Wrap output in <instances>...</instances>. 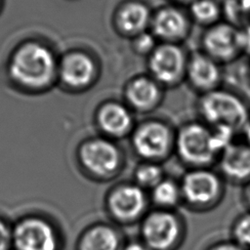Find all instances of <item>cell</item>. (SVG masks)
Here are the masks:
<instances>
[{
  "mask_svg": "<svg viewBox=\"0 0 250 250\" xmlns=\"http://www.w3.org/2000/svg\"><path fill=\"white\" fill-rule=\"evenodd\" d=\"M182 206L193 213H207L225 198L227 182L212 167L187 169L179 179Z\"/></svg>",
  "mask_w": 250,
  "mask_h": 250,
  "instance_id": "cell-1",
  "label": "cell"
},
{
  "mask_svg": "<svg viewBox=\"0 0 250 250\" xmlns=\"http://www.w3.org/2000/svg\"><path fill=\"white\" fill-rule=\"evenodd\" d=\"M138 227V238L150 250H179L188 234L186 218L178 209L151 207Z\"/></svg>",
  "mask_w": 250,
  "mask_h": 250,
  "instance_id": "cell-2",
  "label": "cell"
},
{
  "mask_svg": "<svg viewBox=\"0 0 250 250\" xmlns=\"http://www.w3.org/2000/svg\"><path fill=\"white\" fill-rule=\"evenodd\" d=\"M104 207L109 222L123 228L139 225L151 205L146 190L132 180H124L107 189Z\"/></svg>",
  "mask_w": 250,
  "mask_h": 250,
  "instance_id": "cell-3",
  "label": "cell"
},
{
  "mask_svg": "<svg viewBox=\"0 0 250 250\" xmlns=\"http://www.w3.org/2000/svg\"><path fill=\"white\" fill-rule=\"evenodd\" d=\"M174 154L188 169L212 167L220 153L215 147L211 126L190 121L176 131Z\"/></svg>",
  "mask_w": 250,
  "mask_h": 250,
  "instance_id": "cell-4",
  "label": "cell"
},
{
  "mask_svg": "<svg viewBox=\"0 0 250 250\" xmlns=\"http://www.w3.org/2000/svg\"><path fill=\"white\" fill-rule=\"evenodd\" d=\"M197 107L204 123L211 127L225 126L236 133L250 122V113L243 100L228 90L218 88L202 94Z\"/></svg>",
  "mask_w": 250,
  "mask_h": 250,
  "instance_id": "cell-5",
  "label": "cell"
},
{
  "mask_svg": "<svg viewBox=\"0 0 250 250\" xmlns=\"http://www.w3.org/2000/svg\"><path fill=\"white\" fill-rule=\"evenodd\" d=\"M56 72V61L52 52L38 43H27L13 56L10 74L21 85L41 88L48 85Z\"/></svg>",
  "mask_w": 250,
  "mask_h": 250,
  "instance_id": "cell-6",
  "label": "cell"
},
{
  "mask_svg": "<svg viewBox=\"0 0 250 250\" xmlns=\"http://www.w3.org/2000/svg\"><path fill=\"white\" fill-rule=\"evenodd\" d=\"M176 131L162 119H146L135 125L130 135L131 146L141 161L162 164L175 149Z\"/></svg>",
  "mask_w": 250,
  "mask_h": 250,
  "instance_id": "cell-7",
  "label": "cell"
},
{
  "mask_svg": "<svg viewBox=\"0 0 250 250\" xmlns=\"http://www.w3.org/2000/svg\"><path fill=\"white\" fill-rule=\"evenodd\" d=\"M79 159L87 175L99 182L116 179L126 165L122 149L113 141L104 138L86 142L80 148Z\"/></svg>",
  "mask_w": 250,
  "mask_h": 250,
  "instance_id": "cell-8",
  "label": "cell"
},
{
  "mask_svg": "<svg viewBox=\"0 0 250 250\" xmlns=\"http://www.w3.org/2000/svg\"><path fill=\"white\" fill-rule=\"evenodd\" d=\"M61 245L58 229L43 216L26 215L13 226L14 250H60Z\"/></svg>",
  "mask_w": 250,
  "mask_h": 250,
  "instance_id": "cell-9",
  "label": "cell"
},
{
  "mask_svg": "<svg viewBox=\"0 0 250 250\" xmlns=\"http://www.w3.org/2000/svg\"><path fill=\"white\" fill-rule=\"evenodd\" d=\"M188 59L180 44L158 42L146 57L147 74L163 88L178 86L186 78Z\"/></svg>",
  "mask_w": 250,
  "mask_h": 250,
  "instance_id": "cell-10",
  "label": "cell"
},
{
  "mask_svg": "<svg viewBox=\"0 0 250 250\" xmlns=\"http://www.w3.org/2000/svg\"><path fill=\"white\" fill-rule=\"evenodd\" d=\"M202 52L217 62L234 61L242 52L241 31L229 21H219L206 27L201 37Z\"/></svg>",
  "mask_w": 250,
  "mask_h": 250,
  "instance_id": "cell-11",
  "label": "cell"
},
{
  "mask_svg": "<svg viewBox=\"0 0 250 250\" xmlns=\"http://www.w3.org/2000/svg\"><path fill=\"white\" fill-rule=\"evenodd\" d=\"M191 20L181 7L164 5L152 12L149 31L158 42L180 44L190 32Z\"/></svg>",
  "mask_w": 250,
  "mask_h": 250,
  "instance_id": "cell-12",
  "label": "cell"
},
{
  "mask_svg": "<svg viewBox=\"0 0 250 250\" xmlns=\"http://www.w3.org/2000/svg\"><path fill=\"white\" fill-rule=\"evenodd\" d=\"M127 106L138 113H149L157 108L163 100V87L148 74L132 77L123 90Z\"/></svg>",
  "mask_w": 250,
  "mask_h": 250,
  "instance_id": "cell-13",
  "label": "cell"
},
{
  "mask_svg": "<svg viewBox=\"0 0 250 250\" xmlns=\"http://www.w3.org/2000/svg\"><path fill=\"white\" fill-rule=\"evenodd\" d=\"M218 172L227 183L244 186L250 182V146L244 143L229 144L219 155Z\"/></svg>",
  "mask_w": 250,
  "mask_h": 250,
  "instance_id": "cell-14",
  "label": "cell"
},
{
  "mask_svg": "<svg viewBox=\"0 0 250 250\" xmlns=\"http://www.w3.org/2000/svg\"><path fill=\"white\" fill-rule=\"evenodd\" d=\"M186 78L190 86L201 94L219 88L222 81L220 63L202 51H195L188 56Z\"/></svg>",
  "mask_w": 250,
  "mask_h": 250,
  "instance_id": "cell-15",
  "label": "cell"
},
{
  "mask_svg": "<svg viewBox=\"0 0 250 250\" xmlns=\"http://www.w3.org/2000/svg\"><path fill=\"white\" fill-rule=\"evenodd\" d=\"M152 11L142 0H127L116 10L114 25L123 36L134 38L149 29Z\"/></svg>",
  "mask_w": 250,
  "mask_h": 250,
  "instance_id": "cell-16",
  "label": "cell"
},
{
  "mask_svg": "<svg viewBox=\"0 0 250 250\" xmlns=\"http://www.w3.org/2000/svg\"><path fill=\"white\" fill-rule=\"evenodd\" d=\"M126 237L111 222H96L79 235L76 250H121Z\"/></svg>",
  "mask_w": 250,
  "mask_h": 250,
  "instance_id": "cell-17",
  "label": "cell"
},
{
  "mask_svg": "<svg viewBox=\"0 0 250 250\" xmlns=\"http://www.w3.org/2000/svg\"><path fill=\"white\" fill-rule=\"evenodd\" d=\"M98 123L101 130L112 139L130 136L136 125L127 104L115 101L105 103L99 109Z\"/></svg>",
  "mask_w": 250,
  "mask_h": 250,
  "instance_id": "cell-18",
  "label": "cell"
},
{
  "mask_svg": "<svg viewBox=\"0 0 250 250\" xmlns=\"http://www.w3.org/2000/svg\"><path fill=\"white\" fill-rule=\"evenodd\" d=\"M62 80L71 87H85L96 75V65L93 60L83 53L67 55L60 67Z\"/></svg>",
  "mask_w": 250,
  "mask_h": 250,
  "instance_id": "cell-19",
  "label": "cell"
},
{
  "mask_svg": "<svg viewBox=\"0 0 250 250\" xmlns=\"http://www.w3.org/2000/svg\"><path fill=\"white\" fill-rule=\"evenodd\" d=\"M150 205L153 208L176 210L182 206V193L179 180L166 176L148 191Z\"/></svg>",
  "mask_w": 250,
  "mask_h": 250,
  "instance_id": "cell-20",
  "label": "cell"
},
{
  "mask_svg": "<svg viewBox=\"0 0 250 250\" xmlns=\"http://www.w3.org/2000/svg\"><path fill=\"white\" fill-rule=\"evenodd\" d=\"M223 8L216 0H194L188 5V15L192 21L211 26L220 21Z\"/></svg>",
  "mask_w": 250,
  "mask_h": 250,
  "instance_id": "cell-21",
  "label": "cell"
},
{
  "mask_svg": "<svg viewBox=\"0 0 250 250\" xmlns=\"http://www.w3.org/2000/svg\"><path fill=\"white\" fill-rule=\"evenodd\" d=\"M166 176L162 164L150 161H140L133 170L131 180L148 192Z\"/></svg>",
  "mask_w": 250,
  "mask_h": 250,
  "instance_id": "cell-22",
  "label": "cell"
},
{
  "mask_svg": "<svg viewBox=\"0 0 250 250\" xmlns=\"http://www.w3.org/2000/svg\"><path fill=\"white\" fill-rule=\"evenodd\" d=\"M229 238L246 250H250V210L238 214L231 222Z\"/></svg>",
  "mask_w": 250,
  "mask_h": 250,
  "instance_id": "cell-23",
  "label": "cell"
},
{
  "mask_svg": "<svg viewBox=\"0 0 250 250\" xmlns=\"http://www.w3.org/2000/svg\"><path fill=\"white\" fill-rule=\"evenodd\" d=\"M158 44L157 39L148 30L135 36L131 39L133 51L139 56H148Z\"/></svg>",
  "mask_w": 250,
  "mask_h": 250,
  "instance_id": "cell-24",
  "label": "cell"
},
{
  "mask_svg": "<svg viewBox=\"0 0 250 250\" xmlns=\"http://www.w3.org/2000/svg\"><path fill=\"white\" fill-rule=\"evenodd\" d=\"M13 248V227L0 217V250Z\"/></svg>",
  "mask_w": 250,
  "mask_h": 250,
  "instance_id": "cell-25",
  "label": "cell"
},
{
  "mask_svg": "<svg viewBox=\"0 0 250 250\" xmlns=\"http://www.w3.org/2000/svg\"><path fill=\"white\" fill-rule=\"evenodd\" d=\"M203 250H246L230 238L219 239L209 243Z\"/></svg>",
  "mask_w": 250,
  "mask_h": 250,
  "instance_id": "cell-26",
  "label": "cell"
},
{
  "mask_svg": "<svg viewBox=\"0 0 250 250\" xmlns=\"http://www.w3.org/2000/svg\"><path fill=\"white\" fill-rule=\"evenodd\" d=\"M121 250H150L138 237L134 239H126Z\"/></svg>",
  "mask_w": 250,
  "mask_h": 250,
  "instance_id": "cell-27",
  "label": "cell"
},
{
  "mask_svg": "<svg viewBox=\"0 0 250 250\" xmlns=\"http://www.w3.org/2000/svg\"><path fill=\"white\" fill-rule=\"evenodd\" d=\"M240 196H241V201L245 206L246 210H250V182L242 186Z\"/></svg>",
  "mask_w": 250,
  "mask_h": 250,
  "instance_id": "cell-28",
  "label": "cell"
},
{
  "mask_svg": "<svg viewBox=\"0 0 250 250\" xmlns=\"http://www.w3.org/2000/svg\"><path fill=\"white\" fill-rule=\"evenodd\" d=\"M242 132H243V134H244L245 143L250 146V122L244 127V129L242 130Z\"/></svg>",
  "mask_w": 250,
  "mask_h": 250,
  "instance_id": "cell-29",
  "label": "cell"
},
{
  "mask_svg": "<svg viewBox=\"0 0 250 250\" xmlns=\"http://www.w3.org/2000/svg\"><path fill=\"white\" fill-rule=\"evenodd\" d=\"M172 2L176 3L177 5H189L191 2H193L194 0H171Z\"/></svg>",
  "mask_w": 250,
  "mask_h": 250,
  "instance_id": "cell-30",
  "label": "cell"
}]
</instances>
